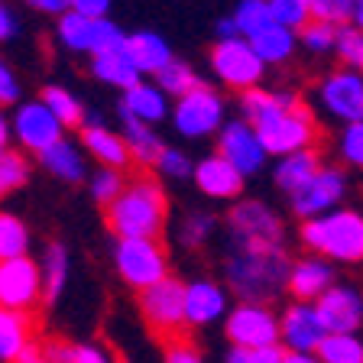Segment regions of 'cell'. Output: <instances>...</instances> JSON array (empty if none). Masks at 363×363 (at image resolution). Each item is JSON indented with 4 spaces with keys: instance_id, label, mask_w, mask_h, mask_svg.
<instances>
[{
    "instance_id": "1",
    "label": "cell",
    "mask_w": 363,
    "mask_h": 363,
    "mask_svg": "<svg viewBox=\"0 0 363 363\" xmlns=\"http://www.w3.org/2000/svg\"><path fill=\"white\" fill-rule=\"evenodd\" d=\"M237 107L247 123H253L269 156H292L318 146V113L289 88H250L237 94Z\"/></svg>"
},
{
    "instance_id": "2",
    "label": "cell",
    "mask_w": 363,
    "mask_h": 363,
    "mask_svg": "<svg viewBox=\"0 0 363 363\" xmlns=\"http://www.w3.org/2000/svg\"><path fill=\"white\" fill-rule=\"evenodd\" d=\"M169 218V198L166 189L150 175H133L123 185V191L107 204V227L117 240L123 237H150L159 240L166 230Z\"/></svg>"
},
{
    "instance_id": "3",
    "label": "cell",
    "mask_w": 363,
    "mask_h": 363,
    "mask_svg": "<svg viewBox=\"0 0 363 363\" xmlns=\"http://www.w3.org/2000/svg\"><path fill=\"white\" fill-rule=\"evenodd\" d=\"M224 276L227 286L240 295V302H272L286 289V247H230Z\"/></svg>"
},
{
    "instance_id": "4",
    "label": "cell",
    "mask_w": 363,
    "mask_h": 363,
    "mask_svg": "<svg viewBox=\"0 0 363 363\" xmlns=\"http://www.w3.org/2000/svg\"><path fill=\"white\" fill-rule=\"evenodd\" d=\"M298 240L308 253L328 259V263H363V211L334 208L321 218L302 220Z\"/></svg>"
},
{
    "instance_id": "5",
    "label": "cell",
    "mask_w": 363,
    "mask_h": 363,
    "mask_svg": "<svg viewBox=\"0 0 363 363\" xmlns=\"http://www.w3.org/2000/svg\"><path fill=\"white\" fill-rule=\"evenodd\" d=\"M315 111L325 121L347 127V123L363 121V72H354L347 65H337L318 78L311 91Z\"/></svg>"
},
{
    "instance_id": "6",
    "label": "cell",
    "mask_w": 363,
    "mask_h": 363,
    "mask_svg": "<svg viewBox=\"0 0 363 363\" xmlns=\"http://www.w3.org/2000/svg\"><path fill=\"white\" fill-rule=\"evenodd\" d=\"M208 65H211V75L218 78V84L237 91V94H243L250 88H259L266 82V72H269V65L259 59L257 49L250 45V39L243 36L218 39L211 45Z\"/></svg>"
},
{
    "instance_id": "7",
    "label": "cell",
    "mask_w": 363,
    "mask_h": 363,
    "mask_svg": "<svg viewBox=\"0 0 363 363\" xmlns=\"http://www.w3.org/2000/svg\"><path fill=\"white\" fill-rule=\"evenodd\" d=\"M227 123V101L214 84H198L189 94L175 98L172 104V127L185 140H208L218 136Z\"/></svg>"
},
{
    "instance_id": "8",
    "label": "cell",
    "mask_w": 363,
    "mask_h": 363,
    "mask_svg": "<svg viewBox=\"0 0 363 363\" xmlns=\"http://www.w3.org/2000/svg\"><path fill=\"white\" fill-rule=\"evenodd\" d=\"M113 266L130 289L143 292L169 276V253L162 240L150 237H123L113 247Z\"/></svg>"
},
{
    "instance_id": "9",
    "label": "cell",
    "mask_w": 363,
    "mask_h": 363,
    "mask_svg": "<svg viewBox=\"0 0 363 363\" xmlns=\"http://www.w3.org/2000/svg\"><path fill=\"white\" fill-rule=\"evenodd\" d=\"M230 247H286V227L269 204L240 198L227 214Z\"/></svg>"
},
{
    "instance_id": "10",
    "label": "cell",
    "mask_w": 363,
    "mask_h": 363,
    "mask_svg": "<svg viewBox=\"0 0 363 363\" xmlns=\"http://www.w3.org/2000/svg\"><path fill=\"white\" fill-rule=\"evenodd\" d=\"M140 315H143L146 328L162 340L182 337V331L189 328V321H185V282L166 276L162 282L143 289L140 292Z\"/></svg>"
},
{
    "instance_id": "11",
    "label": "cell",
    "mask_w": 363,
    "mask_h": 363,
    "mask_svg": "<svg viewBox=\"0 0 363 363\" xmlns=\"http://www.w3.org/2000/svg\"><path fill=\"white\" fill-rule=\"evenodd\" d=\"M59 43L72 52H88L91 59L101 52H111V49H121L127 43V33L117 26L113 20L107 16H82L75 10H68V13L59 16Z\"/></svg>"
},
{
    "instance_id": "12",
    "label": "cell",
    "mask_w": 363,
    "mask_h": 363,
    "mask_svg": "<svg viewBox=\"0 0 363 363\" xmlns=\"http://www.w3.org/2000/svg\"><path fill=\"white\" fill-rule=\"evenodd\" d=\"M350 191V179L344 166H321L311 182H305L302 189L289 195V208L298 220H311L321 218V214L334 211V208H344V198Z\"/></svg>"
},
{
    "instance_id": "13",
    "label": "cell",
    "mask_w": 363,
    "mask_h": 363,
    "mask_svg": "<svg viewBox=\"0 0 363 363\" xmlns=\"http://www.w3.org/2000/svg\"><path fill=\"white\" fill-rule=\"evenodd\" d=\"M224 337L234 347H272L279 344V318L263 302H240L224 318Z\"/></svg>"
},
{
    "instance_id": "14",
    "label": "cell",
    "mask_w": 363,
    "mask_h": 363,
    "mask_svg": "<svg viewBox=\"0 0 363 363\" xmlns=\"http://www.w3.org/2000/svg\"><path fill=\"white\" fill-rule=\"evenodd\" d=\"M0 305L13 311H36L43 305V272L33 257L0 259Z\"/></svg>"
},
{
    "instance_id": "15",
    "label": "cell",
    "mask_w": 363,
    "mask_h": 363,
    "mask_svg": "<svg viewBox=\"0 0 363 363\" xmlns=\"http://www.w3.org/2000/svg\"><path fill=\"white\" fill-rule=\"evenodd\" d=\"M218 152L243 175V179H253L266 169L269 162V152H266L263 140L257 136L253 123H247L243 117L237 121H227L218 133Z\"/></svg>"
},
{
    "instance_id": "16",
    "label": "cell",
    "mask_w": 363,
    "mask_h": 363,
    "mask_svg": "<svg viewBox=\"0 0 363 363\" xmlns=\"http://www.w3.org/2000/svg\"><path fill=\"white\" fill-rule=\"evenodd\" d=\"M10 123H13V136L20 140L23 150L36 152V156L39 152H45L52 143H59L62 133H65V127L59 123V117H55L43 101L20 104L16 107V117Z\"/></svg>"
},
{
    "instance_id": "17",
    "label": "cell",
    "mask_w": 363,
    "mask_h": 363,
    "mask_svg": "<svg viewBox=\"0 0 363 363\" xmlns=\"http://www.w3.org/2000/svg\"><path fill=\"white\" fill-rule=\"evenodd\" d=\"M191 182L198 185L201 195L214 198V201H240L243 189H247V179H243V175L237 172L220 152L198 159Z\"/></svg>"
},
{
    "instance_id": "18",
    "label": "cell",
    "mask_w": 363,
    "mask_h": 363,
    "mask_svg": "<svg viewBox=\"0 0 363 363\" xmlns=\"http://www.w3.org/2000/svg\"><path fill=\"white\" fill-rule=\"evenodd\" d=\"M328 334H354L363 325V298L350 286H331L315 302Z\"/></svg>"
},
{
    "instance_id": "19",
    "label": "cell",
    "mask_w": 363,
    "mask_h": 363,
    "mask_svg": "<svg viewBox=\"0 0 363 363\" xmlns=\"http://www.w3.org/2000/svg\"><path fill=\"white\" fill-rule=\"evenodd\" d=\"M334 286V266L328 259L315 257H298L289 263V276H286V289L295 302H311L315 305L328 289Z\"/></svg>"
},
{
    "instance_id": "20",
    "label": "cell",
    "mask_w": 363,
    "mask_h": 363,
    "mask_svg": "<svg viewBox=\"0 0 363 363\" xmlns=\"http://www.w3.org/2000/svg\"><path fill=\"white\" fill-rule=\"evenodd\" d=\"M279 331L282 340L289 344V350H302L311 354L318 350V344L328 337L325 325H321V315L311 302H292L279 318Z\"/></svg>"
},
{
    "instance_id": "21",
    "label": "cell",
    "mask_w": 363,
    "mask_h": 363,
    "mask_svg": "<svg viewBox=\"0 0 363 363\" xmlns=\"http://www.w3.org/2000/svg\"><path fill=\"white\" fill-rule=\"evenodd\" d=\"M82 146L88 150V156H94L104 169H127L133 159H130V146L123 140V133L104 127L98 121H84L82 123Z\"/></svg>"
},
{
    "instance_id": "22",
    "label": "cell",
    "mask_w": 363,
    "mask_h": 363,
    "mask_svg": "<svg viewBox=\"0 0 363 363\" xmlns=\"http://www.w3.org/2000/svg\"><path fill=\"white\" fill-rule=\"evenodd\" d=\"M121 113L123 117H133V121H140V123L156 127L159 121L172 117V104H169V94L159 88L156 82H140V84L123 91Z\"/></svg>"
},
{
    "instance_id": "23",
    "label": "cell",
    "mask_w": 363,
    "mask_h": 363,
    "mask_svg": "<svg viewBox=\"0 0 363 363\" xmlns=\"http://www.w3.org/2000/svg\"><path fill=\"white\" fill-rule=\"evenodd\" d=\"M224 311H227L224 286H218L214 279H195L185 286V321L191 328L211 325Z\"/></svg>"
},
{
    "instance_id": "24",
    "label": "cell",
    "mask_w": 363,
    "mask_h": 363,
    "mask_svg": "<svg viewBox=\"0 0 363 363\" xmlns=\"http://www.w3.org/2000/svg\"><path fill=\"white\" fill-rule=\"evenodd\" d=\"M123 49H127L130 62L136 65V72H140V75H159V72H162V68L175 59L172 45L159 36V33H150V30L130 33L127 43H123Z\"/></svg>"
},
{
    "instance_id": "25",
    "label": "cell",
    "mask_w": 363,
    "mask_h": 363,
    "mask_svg": "<svg viewBox=\"0 0 363 363\" xmlns=\"http://www.w3.org/2000/svg\"><path fill=\"white\" fill-rule=\"evenodd\" d=\"M321 166H325V159H321L318 146L315 150L292 152V156H279L276 166H272V185H276L282 195H295L305 182H311V175H315Z\"/></svg>"
},
{
    "instance_id": "26",
    "label": "cell",
    "mask_w": 363,
    "mask_h": 363,
    "mask_svg": "<svg viewBox=\"0 0 363 363\" xmlns=\"http://www.w3.org/2000/svg\"><path fill=\"white\" fill-rule=\"evenodd\" d=\"M250 45L257 49V55L269 68H279L286 62H292L295 52H298V33L289 30V26H279V23L272 20L266 30H259L257 36L250 39Z\"/></svg>"
},
{
    "instance_id": "27",
    "label": "cell",
    "mask_w": 363,
    "mask_h": 363,
    "mask_svg": "<svg viewBox=\"0 0 363 363\" xmlns=\"http://www.w3.org/2000/svg\"><path fill=\"white\" fill-rule=\"evenodd\" d=\"M91 75L98 78V82L111 84V88H121V91H127V88L143 82V75L136 72V65L130 62L123 45L121 49H111V52L94 55V59H91Z\"/></svg>"
},
{
    "instance_id": "28",
    "label": "cell",
    "mask_w": 363,
    "mask_h": 363,
    "mask_svg": "<svg viewBox=\"0 0 363 363\" xmlns=\"http://www.w3.org/2000/svg\"><path fill=\"white\" fill-rule=\"evenodd\" d=\"M33 340V321L30 311H13L0 305V360L16 363L23 347Z\"/></svg>"
},
{
    "instance_id": "29",
    "label": "cell",
    "mask_w": 363,
    "mask_h": 363,
    "mask_svg": "<svg viewBox=\"0 0 363 363\" xmlns=\"http://www.w3.org/2000/svg\"><path fill=\"white\" fill-rule=\"evenodd\" d=\"M123 140H127V146H130V159L140 162V166H156L162 150H166V143H162V136L156 133V127L140 123V121H133V117H123Z\"/></svg>"
},
{
    "instance_id": "30",
    "label": "cell",
    "mask_w": 363,
    "mask_h": 363,
    "mask_svg": "<svg viewBox=\"0 0 363 363\" xmlns=\"http://www.w3.org/2000/svg\"><path fill=\"white\" fill-rule=\"evenodd\" d=\"M39 162H43L45 172H52L62 182H82L84 179V159L75 146L62 136L59 143H52L45 152H39Z\"/></svg>"
},
{
    "instance_id": "31",
    "label": "cell",
    "mask_w": 363,
    "mask_h": 363,
    "mask_svg": "<svg viewBox=\"0 0 363 363\" xmlns=\"http://www.w3.org/2000/svg\"><path fill=\"white\" fill-rule=\"evenodd\" d=\"M39 272H43V305H52L68 282V250L62 243H49L39 259Z\"/></svg>"
},
{
    "instance_id": "32",
    "label": "cell",
    "mask_w": 363,
    "mask_h": 363,
    "mask_svg": "<svg viewBox=\"0 0 363 363\" xmlns=\"http://www.w3.org/2000/svg\"><path fill=\"white\" fill-rule=\"evenodd\" d=\"M43 101L49 111L59 117V123L62 127H78L82 130V123H84V104L72 94L68 88H62V84H45L43 88Z\"/></svg>"
},
{
    "instance_id": "33",
    "label": "cell",
    "mask_w": 363,
    "mask_h": 363,
    "mask_svg": "<svg viewBox=\"0 0 363 363\" xmlns=\"http://www.w3.org/2000/svg\"><path fill=\"white\" fill-rule=\"evenodd\" d=\"M227 16L234 20L237 36H243V39H253L259 30H266L272 23V13H269V4H266V0H237V7Z\"/></svg>"
},
{
    "instance_id": "34",
    "label": "cell",
    "mask_w": 363,
    "mask_h": 363,
    "mask_svg": "<svg viewBox=\"0 0 363 363\" xmlns=\"http://www.w3.org/2000/svg\"><path fill=\"white\" fill-rule=\"evenodd\" d=\"M30 257V227L16 214L0 211V259Z\"/></svg>"
},
{
    "instance_id": "35",
    "label": "cell",
    "mask_w": 363,
    "mask_h": 363,
    "mask_svg": "<svg viewBox=\"0 0 363 363\" xmlns=\"http://www.w3.org/2000/svg\"><path fill=\"white\" fill-rule=\"evenodd\" d=\"M334 156H337V166L350 169V172H363V121L337 127Z\"/></svg>"
},
{
    "instance_id": "36",
    "label": "cell",
    "mask_w": 363,
    "mask_h": 363,
    "mask_svg": "<svg viewBox=\"0 0 363 363\" xmlns=\"http://www.w3.org/2000/svg\"><path fill=\"white\" fill-rule=\"evenodd\" d=\"M298 49H302V52H308L311 59L334 55V49H337V26L311 20L308 26H302V30H298Z\"/></svg>"
},
{
    "instance_id": "37",
    "label": "cell",
    "mask_w": 363,
    "mask_h": 363,
    "mask_svg": "<svg viewBox=\"0 0 363 363\" xmlns=\"http://www.w3.org/2000/svg\"><path fill=\"white\" fill-rule=\"evenodd\" d=\"M315 354L321 363H363V344L354 334H328Z\"/></svg>"
},
{
    "instance_id": "38",
    "label": "cell",
    "mask_w": 363,
    "mask_h": 363,
    "mask_svg": "<svg viewBox=\"0 0 363 363\" xmlns=\"http://www.w3.org/2000/svg\"><path fill=\"white\" fill-rule=\"evenodd\" d=\"M156 84L162 91H166L169 98H182V94H189L191 88H198L201 84V78H198V72L189 65V62H182V59H172L162 72L156 75Z\"/></svg>"
},
{
    "instance_id": "39",
    "label": "cell",
    "mask_w": 363,
    "mask_h": 363,
    "mask_svg": "<svg viewBox=\"0 0 363 363\" xmlns=\"http://www.w3.org/2000/svg\"><path fill=\"white\" fill-rule=\"evenodd\" d=\"M214 230H218V218L208 211H191L182 218V227H179V240L182 247L189 250H201L204 243L214 237Z\"/></svg>"
},
{
    "instance_id": "40",
    "label": "cell",
    "mask_w": 363,
    "mask_h": 363,
    "mask_svg": "<svg viewBox=\"0 0 363 363\" xmlns=\"http://www.w3.org/2000/svg\"><path fill=\"white\" fill-rule=\"evenodd\" d=\"M26 182H30V162H26V156L16 150L0 152V198L20 191Z\"/></svg>"
},
{
    "instance_id": "41",
    "label": "cell",
    "mask_w": 363,
    "mask_h": 363,
    "mask_svg": "<svg viewBox=\"0 0 363 363\" xmlns=\"http://www.w3.org/2000/svg\"><path fill=\"white\" fill-rule=\"evenodd\" d=\"M266 4H269V13L279 26L298 33L311 23V0H266Z\"/></svg>"
},
{
    "instance_id": "42",
    "label": "cell",
    "mask_w": 363,
    "mask_h": 363,
    "mask_svg": "<svg viewBox=\"0 0 363 363\" xmlns=\"http://www.w3.org/2000/svg\"><path fill=\"white\" fill-rule=\"evenodd\" d=\"M340 65L363 72V30H357L354 23L350 26H340L337 30V49H334Z\"/></svg>"
},
{
    "instance_id": "43",
    "label": "cell",
    "mask_w": 363,
    "mask_h": 363,
    "mask_svg": "<svg viewBox=\"0 0 363 363\" xmlns=\"http://www.w3.org/2000/svg\"><path fill=\"white\" fill-rule=\"evenodd\" d=\"M357 0H311V20L331 23V26H350L354 23Z\"/></svg>"
},
{
    "instance_id": "44",
    "label": "cell",
    "mask_w": 363,
    "mask_h": 363,
    "mask_svg": "<svg viewBox=\"0 0 363 363\" xmlns=\"http://www.w3.org/2000/svg\"><path fill=\"white\" fill-rule=\"evenodd\" d=\"M123 185H127V179L121 175V169H104L101 166V172H94V179H91V198L107 208V204L123 191Z\"/></svg>"
},
{
    "instance_id": "45",
    "label": "cell",
    "mask_w": 363,
    "mask_h": 363,
    "mask_svg": "<svg viewBox=\"0 0 363 363\" xmlns=\"http://www.w3.org/2000/svg\"><path fill=\"white\" fill-rule=\"evenodd\" d=\"M156 169H159V175H166V179H179V182L195 175V162H191V159L185 156L182 150H172V146H166V150H162Z\"/></svg>"
},
{
    "instance_id": "46",
    "label": "cell",
    "mask_w": 363,
    "mask_h": 363,
    "mask_svg": "<svg viewBox=\"0 0 363 363\" xmlns=\"http://www.w3.org/2000/svg\"><path fill=\"white\" fill-rule=\"evenodd\" d=\"M162 360L166 363H204V357H201L195 340H189L182 334V337L162 340Z\"/></svg>"
},
{
    "instance_id": "47",
    "label": "cell",
    "mask_w": 363,
    "mask_h": 363,
    "mask_svg": "<svg viewBox=\"0 0 363 363\" xmlns=\"http://www.w3.org/2000/svg\"><path fill=\"white\" fill-rule=\"evenodd\" d=\"M286 350L279 344L272 347H234L227 354V363H282Z\"/></svg>"
},
{
    "instance_id": "48",
    "label": "cell",
    "mask_w": 363,
    "mask_h": 363,
    "mask_svg": "<svg viewBox=\"0 0 363 363\" xmlns=\"http://www.w3.org/2000/svg\"><path fill=\"white\" fill-rule=\"evenodd\" d=\"M20 101V78L13 75V68L0 59V107L16 104Z\"/></svg>"
},
{
    "instance_id": "49",
    "label": "cell",
    "mask_w": 363,
    "mask_h": 363,
    "mask_svg": "<svg viewBox=\"0 0 363 363\" xmlns=\"http://www.w3.org/2000/svg\"><path fill=\"white\" fill-rule=\"evenodd\" d=\"M72 363H121V357L113 360L107 350L94 347V344H75V350H72Z\"/></svg>"
},
{
    "instance_id": "50",
    "label": "cell",
    "mask_w": 363,
    "mask_h": 363,
    "mask_svg": "<svg viewBox=\"0 0 363 363\" xmlns=\"http://www.w3.org/2000/svg\"><path fill=\"white\" fill-rule=\"evenodd\" d=\"M16 33H20V20H16V10L10 7L7 0H0V43H10Z\"/></svg>"
},
{
    "instance_id": "51",
    "label": "cell",
    "mask_w": 363,
    "mask_h": 363,
    "mask_svg": "<svg viewBox=\"0 0 363 363\" xmlns=\"http://www.w3.org/2000/svg\"><path fill=\"white\" fill-rule=\"evenodd\" d=\"M72 10L82 16H107L111 0H72Z\"/></svg>"
},
{
    "instance_id": "52",
    "label": "cell",
    "mask_w": 363,
    "mask_h": 363,
    "mask_svg": "<svg viewBox=\"0 0 363 363\" xmlns=\"http://www.w3.org/2000/svg\"><path fill=\"white\" fill-rule=\"evenodd\" d=\"M33 10H39V13L45 16H62L72 10V0H26Z\"/></svg>"
},
{
    "instance_id": "53",
    "label": "cell",
    "mask_w": 363,
    "mask_h": 363,
    "mask_svg": "<svg viewBox=\"0 0 363 363\" xmlns=\"http://www.w3.org/2000/svg\"><path fill=\"white\" fill-rule=\"evenodd\" d=\"M10 136H13V123L7 121V113H4V107H0V152L10 150Z\"/></svg>"
},
{
    "instance_id": "54",
    "label": "cell",
    "mask_w": 363,
    "mask_h": 363,
    "mask_svg": "<svg viewBox=\"0 0 363 363\" xmlns=\"http://www.w3.org/2000/svg\"><path fill=\"white\" fill-rule=\"evenodd\" d=\"M282 363H321V360H315L311 354H302V350H286Z\"/></svg>"
},
{
    "instance_id": "55",
    "label": "cell",
    "mask_w": 363,
    "mask_h": 363,
    "mask_svg": "<svg viewBox=\"0 0 363 363\" xmlns=\"http://www.w3.org/2000/svg\"><path fill=\"white\" fill-rule=\"evenodd\" d=\"M354 26L357 30H363V0L357 4V10H354Z\"/></svg>"
},
{
    "instance_id": "56",
    "label": "cell",
    "mask_w": 363,
    "mask_h": 363,
    "mask_svg": "<svg viewBox=\"0 0 363 363\" xmlns=\"http://www.w3.org/2000/svg\"><path fill=\"white\" fill-rule=\"evenodd\" d=\"M36 363H52V360H49V357H43V360H36Z\"/></svg>"
},
{
    "instance_id": "57",
    "label": "cell",
    "mask_w": 363,
    "mask_h": 363,
    "mask_svg": "<svg viewBox=\"0 0 363 363\" xmlns=\"http://www.w3.org/2000/svg\"><path fill=\"white\" fill-rule=\"evenodd\" d=\"M121 363H130V360H123V357H121Z\"/></svg>"
},
{
    "instance_id": "58",
    "label": "cell",
    "mask_w": 363,
    "mask_h": 363,
    "mask_svg": "<svg viewBox=\"0 0 363 363\" xmlns=\"http://www.w3.org/2000/svg\"><path fill=\"white\" fill-rule=\"evenodd\" d=\"M357 4H360V0H357Z\"/></svg>"
}]
</instances>
